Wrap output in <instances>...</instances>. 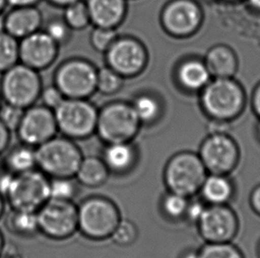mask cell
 I'll use <instances>...</instances> for the list:
<instances>
[{
  "label": "cell",
  "instance_id": "15",
  "mask_svg": "<svg viewBox=\"0 0 260 258\" xmlns=\"http://www.w3.org/2000/svg\"><path fill=\"white\" fill-rule=\"evenodd\" d=\"M201 21L200 7L192 0H173L162 12V25L166 31L174 36L193 34Z\"/></svg>",
  "mask_w": 260,
  "mask_h": 258
},
{
  "label": "cell",
  "instance_id": "47",
  "mask_svg": "<svg viewBox=\"0 0 260 258\" xmlns=\"http://www.w3.org/2000/svg\"><path fill=\"white\" fill-rule=\"evenodd\" d=\"M255 105H256V109H257L258 114H260V88L257 90V93H256Z\"/></svg>",
  "mask_w": 260,
  "mask_h": 258
},
{
  "label": "cell",
  "instance_id": "52",
  "mask_svg": "<svg viewBox=\"0 0 260 258\" xmlns=\"http://www.w3.org/2000/svg\"><path fill=\"white\" fill-rule=\"evenodd\" d=\"M3 105V99L1 98V95H0V107H1V105Z\"/></svg>",
  "mask_w": 260,
  "mask_h": 258
},
{
  "label": "cell",
  "instance_id": "11",
  "mask_svg": "<svg viewBox=\"0 0 260 258\" xmlns=\"http://www.w3.org/2000/svg\"><path fill=\"white\" fill-rule=\"evenodd\" d=\"M97 71L81 60H72L60 65L54 74V85L66 98L85 99L96 90Z\"/></svg>",
  "mask_w": 260,
  "mask_h": 258
},
{
  "label": "cell",
  "instance_id": "20",
  "mask_svg": "<svg viewBox=\"0 0 260 258\" xmlns=\"http://www.w3.org/2000/svg\"><path fill=\"white\" fill-rule=\"evenodd\" d=\"M86 7L90 21L100 28H116L126 11L125 0H88Z\"/></svg>",
  "mask_w": 260,
  "mask_h": 258
},
{
  "label": "cell",
  "instance_id": "13",
  "mask_svg": "<svg viewBox=\"0 0 260 258\" xmlns=\"http://www.w3.org/2000/svg\"><path fill=\"white\" fill-rule=\"evenodd\" d=\"M57 132L54 112L43 105H34L25 109L21 122L15 130L19 143L35 149L56 136Z\"/></svg>",
  "mask_w": 260,
  "mask_h": 258
},
{
  "label": "cell",
  "instance_id": "32",
  "mask_svg": "<svg viewBox=\"0 0 260 258\" xmlns=\"http://www.w3.org/2000/svg\"><path fill=\"white\" fill-rule=\"evenodd\" d=\"M63 20L71 29L85 28L91 21L86 4L79 0L66 7Z\"/></svg>",
  "mask_w": 260,
  "mask_h": 258
},
{
  "label": "cell",
  "instance_id": "1",
  "mask_svg": "<svg viewBox=\"0 0 260 258\" xmlns=\"http://www.w3.org/2000/svg\"><path fill=\"white\" fill-rule=\"evenodd\" d=\"M121 220L118 206L104 195H90L78 205V232L90 241L110 239Z\"/></svg>",
  "mask_w": 260,
  "mask_h": 258
},
{
  "label": "cell",
  "instance_id": "44",
  "mask_svg": "<svg viewBox=\"0 0 260 258\" xmlns=\"http://www.w3.org/2000/svg\"><path fill=\"white\" fill-rule=\"evenodd\" d=\"M180 258H199V251L198 249H186L180 255Z\"/></svg>",
  "mask_w": 260,
  "mask_h": 258
},
{
  "label": "cell",
  "instance_id": "38",
  "mask_svg": "<svg viewBox=\"0 0 260 258\" xmlns=\"http://www.w3.org/2000/svg\"><path fill=\"white\" fill-rule=\"evenodd\" d=\"M206 206L207 204L201 198H196V196L189 198L184 221L197 226V222L200 220Z\"/></svg>",
  "mask_w": 260,
  "mask_h": 258
},
{
  "label": "cell",
  "instance_id": "3",
  "mask_svg": "<svg viewBox=\"0 0 260 258\" xmlns=\"http://www.w3.org/2000/svg\"><path fill=\"white\" fill-rule=\"evenodd\" d=\"M37 169L49 179L75 177L83 159L79 147L65 136H54L36 148Z\"/></svg>",
  "mask_w": 260,
  "mask_h": 258
},
{
  "label": "cell",
  "instance_id": "53",
  "mask_svg": "<svg viewBox=\"0 0 260 258\" xmlns=\"http://www.w3.org/2000/svg\"><path fill=\"white\" fill-rule=\"evenodd\" d=\"M2 170H3V168H2V164H0V173L2 171Z\"/></svg>",
  "mask_w": 260,
  "mask_h": 258
},
{
  "label": "cell",
  "instance_id": "42",
  "mask_svg": "<svg viewBox=\"0 0 260 258\" xmlns=\"http://www.w3.org/2000/svg\"><path fill=\"white\" fill-rule=\"evenodd\" d=\"M0 258H23V256L15 247L8 248L7 244L2 255H0Z\"/></svg>",
  "mask_w": 260,
  "mask_h": 258
},
{
  "label": "cell",
  "instance_id": "18",
  "mask_svg": "<svg viewBox=\"0 0 260 258\" xmlns=\"http://www.w3.org/2000/svg\"><path fill=\"white\" fill-rule=\"evenodd\" d=\"M101 157L110 175L116 176L130 175L139 160L137 149L131 142L107 144Z\"/></svg>",
  "mask_w": 260,
  "mask_h": 258
},
{
  "label": "cell",
  "instance_id": "21",
  "mask_svg": "<svg viewBox=\"0 0 260 258\" xmlns=\"http://www.w3.org/2000/svg\"><path fill=\"white\" fill-rule=\"evenodd\" d=\"M2 168L13 175H21L37 169L35 148L21 143L9 147L4 154Z\"/></svg>",
  "mask_w": 260,
  "mask_h": 258
},
{
  "label": "cell",
  "instance_id": "54",
  "mask_svg": "<svg viewBox=\"0 0 260 258\" xmlns=\"http://www.w3.org/2000/svg\"><path fill=\"white\" fill-rule=\"evenodd\" d=\"M259 134H260V126H259Z\"/></svg>",
  "mask_w": 260,
  "mask_h": 258
},
{
  "label": "cell",
  "instance_id": "33",
  "mask_svg": "<svg viewBox=\"0 0 260 258\" xmlns=\"http://www.w3.org/2000/svg\"><path fill=\"white\" fill-rule=\"evenodd\" d=\"M123 85V76L110 67H103L97 72L96 90L103 94L110 95L119 91Z\"/></svg>",
  "mask_w": 260,
  "mask_h": 258
},
{
  "label": "cell",
  "instance_id": "30",
  "mask_svg": "<svg viewBox=\"0 0 260 258\" xmlns=\"http://www.w3.org/2000/svg\"><path fill=\"white\" fill-rule=\"evenodd\" d=\"M139 238V228L134 221L122 219L114 231L110 240L115 244L126 248L134 245Z\"/></svg>",
  "mask_w": 260,
  "mask_h": 258
},
{
  "label": "cell",
  "instance_id": "2",
  "mask_svg": "<svg viewBox=\"0 0 260 258\" xmlns=\"http://www.w3.org/2000/svg\"><path fill=\"white\" fill-rule=\"evenodd\" d=\"M207 175L198 153L185 150L170 157L164 168L162 181L167 191L191 198L198 195Z\"/></svg>",
  "mask_w": 260,
  "mask_h": 258
},
{
  "label": "cell",
  "instance_id": "40",
  "mask_svg": "<svg viewBox=\"0 0 260 258\" xmlns=\"http://www.w3.org/2000/svg\"><path fill=\"white\" fill-rule=\"evenodd\" d=\"M249 202L253 212L260 217V183L254 187L249 196Z\"/></svg>",
  "mask_w": 260,
  "mask_h": 258
},
{
  "label": "cell",
  "instance_id": "29",
  "mask_svg": "<svg viewBox=\"0 0 260 258\" xmlns=\"http://www.w3.org/2000/svg\"><path fill=\"white\" fill-rule=\"evenodd\" d=\"M198 251L199 258H245L243 251L233 242L205 243Z\"/></svg>",
  "mask_w": 260,
  "mask_h": 258
},
{
  "label": "cell",
  "instance_id": "10",
  "mask_svg": "<svg viewBox=\"0 0 260 258\" xmlns=\"http://www.w3.org/2000/svg\"><path fill=\"white\" fill-rule=\"evenodd\" d=\"M201 103L209 115L217 119L232 118L243 105V93L229 78H217L203 89Z\"/></svg>",
  "mask_w": 260,
  "mask_h": 258
},
{
  "label": "cell",
  "instance_id": "43",
  "mask_svg": "<svg viewBox=\"0 0 260 258\" xmlns=\"http://www.w3.org/2000/svg\"><path fill=\"white\" fill-rule=\"evenodd\" d=\"M49 3L57 7H68L71 4L75 3V2H78L79 0H47Z\"/></svg>",
  "mask_w": 260,
  "mask_h": 258
},
{
  "label": "cell",
  "instance_id": "19",
  "mask_svg": "<svg viewBox=\"0 0 260 258\" xmlns=\"http://www.w3.org/2000/svg\"><path fill=\"white\" fill-rule=\"evenodd\" d=\"M198 195L208 205H230L236 197V183L230 175L208 174Z\"/></svg>",
  "mask_w": 260,
  "mask_h": 258
},
{
  "label": "cell",
  "instance_id": "28",
  "mask_svg": "<svg viewBox=\"0 0 260 258\" xmlns=\"http://www.w3.org/2000/svg\"><path fill=\"white\" fill-rule=\"evenodd\" d=\"M79 185L75 177L50 179V198L74 201L79 193Z\"/></svg>",
  "mask_w": 260,
  "mask_h": 258
},
{
  "label": "cell",
  "instance_id": "24",
  "mask_svg": "<svg viewBox=\"0 0 260 258\" xmlns=\"http://www.w3.org/2000/svg\"><path fill=\"white\" fill-rule=\"evenodd\" d=\"M211 73L205 63L199 60H188L178 70L179 83L188 91H202L208 83Z\"/></svg>",
  "mask_w": 260,
  "mask_h": 258
},
{
  "label": "cell",
  "instance_id": "46",
  "mask_svg": "<svg viewBox=\"0 0 260 258\" xmlns=\"http://www.w3.org/2000/svg\"><path fill=\"white\" fill-rule=\"evenodd\" d=\"M6 245H7V243H6V239H5V236H4L2 231L0 230V255H2L4 249L6 248Z\"/></svg>",
  "mask_w": 260,
  "mask_h": 258
},
{
  "label": "cell",
  "instance_id": "45",
  "mask_svg": "<svg viewBox=\"0 0 260 258\" xmlns=\"http://www.w3.org/2000/svg\"><path fill=\"white\" fill-rule=\"evenodd\" d=\"M6 199L4 198L3 195L0 194V220L3 219L5 216V212H6Z\"/></svg>",
  "mask_w": 260,
  "mask_h": 258
},
{
  "label": "cell",
  "instance_id": "25",
  "mask_svg": "<svg viewBox=\"0 0 260 258\" xmlns=\"http://www.w3.org/2000/svg\"><path fill=\"white\" fill-rule=\"evenodd\" d=\"M205 65L211 75L217 78H229L236 71V58L229 48L216 46L209 51Z\"/></svg>",
  "mask_w": 260,
  "mask_h": 258
},
{
  "label": "cell",
  "instance_id": "36",
  "mask_svg": "<svg viewBox=\"0 0 260 258\" xmlns=\"http://www.w3.org/2000/svg\"><path fill=\"white\" fill-rule=\"evenodd\" d=\"M47 35L58 45L67 42L71 34V28L68 26L64 20L53 19L46 24L45 30Z\"/></svg>",
  "mask_w": 260,
  "mask_h": 258
},
{
  "label": "cell",
  "instance_id": "31",
  "mask_svg": "<svg viewBox=\"0 0 260 258\" xmlns=\"http://www.w3.org/2000/svg\"><path fill=\"white\" fill-rule=\"evenodd\" d=\"M132 106L141 123L152 122L157 118L160 112L158 101L148 95L138 97Z\"/></svg>",
  "mask_w": 260,
  "mask_h": 258
},
{
  "label": "cell",
  "instance_id": "23",
  "mask_svg": "<svg viewBox=\"0 0 260 258\" xmlns=\"http://www.w3.org/2000/svg\"><path fill=\"white\" fill-rule=\"evenodd\" d=\"M4 226L11 234L21 238H32L39 234L37 212L12 209L4 218Z\"/></svg>",
  "mask_w": 260,
  "mask_h": 258
},
{
  "label": "cell",
  "instance_id": "12",
  "mask_svg": "<svg viewBox=\"0 0 260 258\" xmlns=\"http://www.w3.org/2000/svg\"><path fill=\"white\" fill-rule=\"evenodd\" d=\"M198 155L208 174L230 175L239 164L238 147L234 140L221 133L208 136Z\"/></svg>",
  "mask_w": 260,
  "mask_h": 258
},
{
  "label": "cell",
  "instance_id": "48",
  "mask_svg": "<svg viewBox=\"0 0 260 258\" xmlns=\"http://www.w3.org/2000/svg\"><path fill=\"white\" fill-rule=\"evenodd\" d=\"M6 31L5 28V13L0 14V33Z\"/></svg>",
  "mask_w": 260,
  "mask_h": 258
},
{
  "label": "cell",
  "instance_id": "26",
  "mask_svg": "<svg viewBox=\"0 0 260 258\" xmlns=\"http://www.w3.org/2000/svg\"><path fill=\"white\" fill-rule=\"evenodd\" d=\"M189 198L177 193L167 191L159 202V209L162 216L168 221L176 223L184 221Z\"/></svg>",
  "mask_w": 260,
  "mask_h": 258
},
{
  "label": "cell",
  "instance_id": "4",
  "mask_svg": "<svg viewBox=\"0 0 260 258\" xmlns=\"http://www.w3.org/2000/svg\"><path fill=\"white\" fill-rule=\"evenodd\" d=\"M42 89L39 71L21 62L1 73L0 95L4 103L28 108L36 105Z\"/></svg>",
  "mask_w": 260,
  "mask_h": 258
},
{
  "label": "cell",
  "instance_id": "22",
  "mask_svg": "<svg viewBox=\"0 0 260 258\" xmlns=\"http://www.w3.org/2000/svg\"><path fill=\"white\" fill-rule=\"evenodd\" d=\"M110 175L102 157L90 156L83 157L75 178L80 185L95 189L104 185Z\"/></svg>",
  "mask_w": 260,
  "mask_h": 258
},
{
  "label": "cell",
  "instance_id": "49",
  "mask_svg": "<svg viewBox=\"0 0 260 258\" xmlns=\"http://www.w3.org/2000/svg\"><path fill=\"white\" fill-rule=\"evenodd\" d=\"M7 7H8L7 0H0V14H4Z\"/></svg>",
  "mask_w": 260,
  "mask_h": 258
},
{
  "label": "cell",
  "instance_id": "34",
  "mask_svg": "<svg viewBox=\"0 0 260 258\" xmlns=\"http://www.w3.org/2000/svg\"><path fill=\"white\" fill-rule=\"evenodd\" d=\"M24 110L3 102L0 107V120L12 132H15L22 119Z\"/></svg>",
  "mask_w": 260,
  "mask_h": 258
},
{
  "label": "cell",
  "instance_id": "8",
  "mask_svg": "<svg viewBox=\"0 0 260 258\" xmlns=\"http://www.w3.org/2000/svg\"><path fill=\"white\" fill-rule=\"evenodd\" d=\"M140 124L132 105L114 103L98 113L96 132L106 144L127 143L137 135Z\"/></svg>",
  "mask_w": 260,
  "mask_h": 258
},
{
  "label": "cell",
  "instance_id": "35",
  "mask_svg": "<svg viewBox=\"0 0 260 258\" xmlns=\"http://www.w3.org/2000/svg\"><path fill=\"white\" fill-rule=\"evenodd\" d=\"M116 40V32L114 28L96 27L91 33V45L100 52H107Z\"/></svg>",
  "mask_w": 260,
  "mask_h": 258
},
{
  "label": "cell",
  "instance_id": "16",
  "mask_svg": "<svg viewBox=\"0 0 260 258\" xmlns=\"http://www.w3.org/2000/svg\"><path fill=\"white\" fill-rule=\"evenodd\" d=\"M58 47L44 30L35 32L20 40V62L40 72L55 61Z\"/></svg>",
  "mask_w": 260,
  "mask_h": 258
},
{
  "label": "cell",
  "instance_id": "51",
  "mask_svg": "<svg viewBox=\"0 0 260 258\" xmlns=\"http://www.w3.org/2000/svg\"><path fill=\"white\" fill-rule=\"evenodd\" d=\"M257 255H258V257L260 258V240L258 241V244H257Z\"/></svg>",
  "mask_w": 260,
  "mask_h": 258
},
{
  "label": "cell",
  "instance_id": "39",
  "mask_svg": "<svg viewBox=\"0 0 260 258\" xmlns=\"http://www.w3.org/2000/svg\"><path fill=\"white\" fill-rule=\"evenodd\" d=\"M12 131L7 128L0 120V156H2L10 147Z\"/></svg>",
  "mask_w": 260,
  "mask_h": 258
},
{
  "label": "cell",
  "instance_id": "17",
  "mask_svg": "<svg viewBox=\"0 0 260 258\" xmlns=\"http://www.w3.org/2000/svg\"><path fill=\"white\" fill-rule=\"evenodd\" d=\"M42 25V13L38 6L11 7L5 14L6 32L18 40L39 31Z\"/></svg>",
  "mask_w": 260,
  "mask_h": 258
},
{
  "label": "cell",
  "instance_id": "50",
  "mask_svg": "<svg viewBox=\"0 0 260 258\" xmlns=\"http://www.w3.org/2000/svg\"><path fill=\"white\" fill-rule=\"evenodd\" d=\"M250 2L253 5L254 7L260 8V0H250Z\"/></svg>",
  "mask_w": 260,
  "mask_h": 258
},
{
  "label": "cell",
  "instance_id": "6",
  "mask_svg": "<svg viewBox=\"0 0 260 258\" xmlns=\"http://www.w3.org/2000/svg\"><path fill=\"white\" fill-rule=\"evenodd\" d=\"M39 234L52 241H66L78 232V205L74 201L50 198L37 211Z\"/></svg>",
  "mask_w": 260,
  "mask_h": 258
},
{
  "label": "cell",
  "instance_id": "5",
  "mask_svg": "<svg viewBox=\"0 0 260 258\" xmlns=\"http://www.w3.org/2000/svg\"><path fill=\"white\" fill-rule=\"evenodd\" d=\"M5 199L10 209L37 212L50 199V179L39 169L14 175Z\"/></svg>",
  "mask_w": 260,
  "mask_h": 258
},
{
  "label": "cell",
  "instance_id": "37",
  "mask_svg": "<svg viewBox=\"0 0 260 258\" xmlns=\"http://www.w3.org/2000/svg\"><path fill=\"white\" fill-rule=\"evenodd\" d=\"M65 98H66L64 97L63 94L55 85H51L43 87L39 99L42 101L43 105L53 111L58 107V105H60V103L63 101Z\"/></svg>",
  "mask_w": 260,
  "mask_h": 258
},
{
  "label": "cell",
  "instance_id": "14",
  "mask_svg": "<svg viewBox=\"0 0 260 258\" xmlns=\"http://www.w3.org/2000/svg\"><path fill=\"white\" fill-rule=\"evenodd\" d=\"M107 60L109 67L121 76H134L144 69L147 53L134 39H116L107 50Z\"/></svg>",
  "mask_w": 260,
  "mask_h": 258
},
{
  "label": "cell",
  "instance_id": "7",
  "mask_svg": "<svg viewBox=\"0 0 260 258\" xmlns=\"http://www.w3.org/2000/svg\"><path fill=\"white\" fill-rule=\"evenodd\" d=\"M58 132L70 139H85L96 132L98 112L81 98H65L53 110Z\"/></svg>",
  "mask_w": 260,
  "mask_h": 258
},
{
  "label": "cell",
  "instance_id": "41",
  "mask_svg": "<svg viewBox=\"0 0 260 258\" xmlns=\"http://www.w3.org/2000/svg\"><path fill=\"white\" fill-rule=\"evenodd\" d=\"M41 0H7L11 7H37Z\"/></svg>",
  "mask_w": 260,
  "mask_h": 258
},
{
  "label": "cell",
  "instance_id": "9",
  "mask_svg": "<svg viewBox=\"0 0 260 258\" xmlns=\"http://www.w3.org/2000/svg\"><path fill=\"white\" fill-rule=\"evenodd\" d=\"M196 227L205 243L233 242L239 233L240 220L229 204H207Z\"/></svg>",
  "mask_w": 260,
  "mask_h": 258
},
{
  "label": "cell",
  "instance_id": "27",
  "mask_svg": "<svg viewBox=\"0 0 260 258\" xmlns=\"http://www.w3.org/2000/svg\"><path fill=\"white\" fill-rule=\"evenodd\" d=\"M20 62V40L4 31L0 33V73Z\"/></svg>",
  "mask_w": 260,
  "mask_h": 258
}]
</instances>
